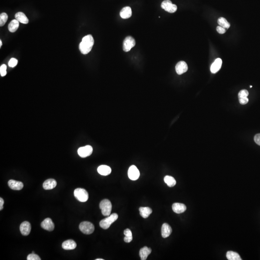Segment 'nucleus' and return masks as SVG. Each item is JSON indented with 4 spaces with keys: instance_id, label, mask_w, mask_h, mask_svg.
<instances>
[{
    "instance_id": "nucleus-10",
    "label": "nucleus",
    "mask_w": 260,
    "mask_h": 260,
    "mask_svg": "<svg viewBox=\"0 0 260 260\" xmlns=\"http://www.w3.org/2000/svg\"><path fill=\"white\" fill-rule=\"evenodd\" d=\"M31 224L27 221H25L20 225V232L23 236H28L31 231Z\"/></svg>"
},
{
    "instance_id": "nucleus-26",
    "label": "nucleus",
    "mask_w": 260,
    "mask_h": 260,
    "mask_svg": "<svg viewBox=\"0 0 260 260\" xmlns=\"http://www.w3.org/2000/svg\"><path fill=\"white\" fill-rule=\"evenodd\" d=\"M164 181L168 186L170 187H173L176 184V182L175 178L171 176L167 175L165 176Z\"/></svg>"
},
{
    "instance_id": "nucleus-41",
    "label": "nucleus",
    "mask_w": 260,
    "mask_h": 260,
    "mask_svg": "<svg viewBox=\"0 0 260 260\" xmlns=\"http://www.w3.org/2000/svg\"><path fill=\"white\" fill-rule=\"evenodd\" d=\"M32 253H34V251H32Z\"/></svg>"
},
{
    "instance_id": "nucleus-24",
    "label": "nucleus",
    "mask_w": 260,
    "mask_h": 260,
    "mask_svg": "<svg viewBox=\"0 0 260 260\" xmlns=\"http://www.w3.org/2000/svg\"><path fill=\"white\" fill-rule=\"evenodd\" d=\"M19 27V21L16 19L11 21L9 26L8 29L11 33H15Z\"/></svg>"
},
{
    "instance_id": "nucleus-2",
    "label": "nucleus",
    "mask_w": 260,
    "mask_h": 260,
    "mask_svg": "<svg viewBox=\"0 0 260 260\" xmlns=\"http://www.w3.org/2000/svg\"><path fill=\"white\" fill-rule=\"evenodd\" d=\"M118 218V215L117 213L112 214L100 222V227L104 229H108L111 224L115 222Z\"/></svg>"
},
{
    "instance_id": "nucleus-15",
    "label": "nucleus",
    "mask_w": 260,
    "mask_h": 260,
    "mask_svg": "<svg viewBox=\"0 0 260 260\" xmlns=\"http://www.w3.org/2000/svg\"><path fill=\"white\" fill-rule=\"evenodd\" d=\"M172 210L176 213H184L186 210V207L185 204L180 203H175L172 206Z\"/></svg>"
},
{
    "instance_id": "nucleus-33",
    "label": "nucleus",
    "mask_w": 260,
    "mask_h": 260,
    "mask_svg": "<svg viewBox=\"0 0 260 260\" xmlns=\"http://www.w3.org/2000/svg\"><path fill=\"white\" fill-rule=\"evenodd\" d=\"M18 63V61L17 59H16L15 58H12L10 60L9 63H8V65L9 67L11 68H14L16 66Z\"/></svg>"
},
{
    "instance_id": "nucleus-21",
    "label": "nucleus",
    "mask_w": 260,
    "mask_h": 260,
    "mask_svg": "<svg viewBox=\"0 0 260 260\" xmlns=\"http://www.w3.org/2000/svg\"><path fill=\"white\" fill-rule=\"evenodd\" d=\"M97 172L100 175L103 176H106L110 174L111 172V169L108 166L103 165L98 167Z\"/></svg>"
},
{
    "instance_id": "nucleus-8",
    "label": "nucleus",
    "mask_w": 260,
    "mask_h": 260,
    "mask_svg": "<svg viewBox=\"0 0 260 260\" xmlns=\"http://www.w3.org/2000/svg\"><path fill=\"white\" fill-rule=\"evenodd\" d=\"M92 147L88 145L79 148L78 150V153L81 157H87L92 154Z\"/></svg>"
},
{
    "instance_id": "nucleus-27",
    "label": "nucleus",
    "mask_w": 260,
    "mask_h": 260,
    "mask_svg": "<svg viewBox=\"0 0 260 260\" xmlns=\"http://www.w3.org/2000/svg\"><path fill=\"white\" fill-rule=\"evenodd\" d=\"M217 22L219 26L225 28V29H227L230 28V23L228 22L227 20L224 19V17H220L219 19H218Z\"/></svg>"
},
{
    "instance_id": "nucleus-29",
    "label": "nucleus",
    "mask_w": 260,
    "mask_h": 260,
    "mask_svg": "<svg viewBox=\"0 0 260 260\" xmlns=\"http://www.w3.org/2000/svg\"><path fill=\"white\" fill-rule=\"evenodd\" d=\"M8 19V16L5 13H2L0 15V26L2 27L5 25Z\"/></svg>"
},
{
    "instance_id": "nucleus-40",
    "label": "nucleus",
    "mask_w": 260,
    "mask_h": 260,
    "mask_svg": "<svg viewBox=\"0 0 260 260\" xmlns=\"http://www.w3.org/2000/svg\"><path fill=\"white\" fill-rule=\"evenodd\" d=\"M252 86H250V87H251V88H252Z\"/></svg>"
},
{
    "instance_id": "nucleus-36",
    "label": "nucleus",
    "mask_w": 260,
    "mask_h": 260,
    "mask_svg": "<svg viewBox=\"0 0 260 260\" xmlns=\"http://www.w3.org/2000/svg\"><path fill=\"white\" fill-rule=\"evenodd\" d=\"M254 141L257 144L260 146V133L256 134L254 138Z\"/></svg>"
},
{
    "instance_id": "nucleus-34",
    "label": "nucleus",
    "mask_w": 260,
    "mask_h": 260,
    "mask_svg": "<svg viewBox=\"0 0 260 260\" xmlns=\"http://www.w3.org/2000/svg\"><path fill=\"white\" fill-rule=\"evenodd\" d=\"M216 30L217 31L218 33L220 34H224L226 32V29L221 27L220 26H219L217 27Z\"/></svg>"
},
{
    "instance_id": "nucleus-20",
    "label": "nucleus",
    "mask_w": 260,
    "mask_h": 260,
    "mask_svg": "<svg viewBox=\"0 0 260 260\" xmlns=\"http://www.w3.org/2000/svg\"><path fill=\"white\" fill-rule=\"evenodd\" d=\"M151 249L147 247H144L141 248L139 251V256H140L141 260H147V257L151 252Z\"/></svg>"
},
{
    "instance_id": "nucleus-32",
    "label": "nucleus",
    "mask_w": 260,
    "mask_h": 260,
    "mask_svg": "<svg viewBox=\"0 0 260 260\" xmlns=\"http://www.w3.org/2000/svg\"><path fill=\"white\" fill-rule=\"evenodd\" d=\"M6 69H7V67L5 64H3L1 66V67H0V74H1V76L4 77L7 74Z\"/></svg>"
},
{
    "instance_id": "nucleus-19",
    "label": "nucleus",
    "mask_w": 260,
    "mask_h": 260,
    "mask_svg": "<svg viewBox=\"0 0 260 260\" xmlns=\"http://www.w3.org/2000/svg\"><path fill=\"white\" fill-rule=\"evenodd\" d=\"M120 17L123 19H129L132 16V11L131 7L129 6L123 8L120 12Z\"/></svg>"
},
{
    "instance_id": "nucleus-12",
    "label": "nucleus",
    "mask_w": 260,
    "mask_h": 260,
    "mask_svg": "<svg viewBox=\"0 0 260 260\" xmlns=\"http://www.w3.org/2000/svg\"><path fill=\"white\" fill-rule=\"evenodd\" d=\"M41 227L43 229L49 231H52L54 228V224L52 220L49 218L44 219L41 223Z\"/></svg>"
},
{
    "instance_id": "nucleus-23",
    "label": "nucleus",
    "mask_w": 260,
    "mask_h": 260,
    "mask_svg": "<svg viewBox=\"0 0 260 260\" xmlns=\"http://www.w3.org/2000/svg\"><path fill=\"white\" fill-rule=\"evenodd\" d=\"M15 18L19 22H21L23 24H28L29 20L28 17L22 12H18L15 15Z\"/></svg>"
},
{
    "instance_id": "nucleus-5",
    "label": "nucleus",
    "mask_w": 260,
    "mask_h": 260,
    "mask_svg": "<svg viewBox=\"0 0 260 260\" xmlns=\"http://www.w3.org/2000/svg\"><path fill=\"white\" fill-rule=\"evenodd\" d=\"M74 196L77 199L81 202H86L89 198L88 192L85 189L78 188L74 190Z\"/></svg>"
},
{
    "instance_id": "nucleus-38",
    "label": "nucleus",
    "mask_w": 260,
    "mask_h": 260,
    "mask_svg": "<svg viewBox=\"0 0 260 260\" xmlns=\"http://www.w3.org/2000/svg\"><path fill=\"white\" fill-rule=\"evenodd\" d=\"M2 42L1 40H0V47H1L2 46Z\"/></svg>"
},
{
    "instance_id": "nucleus-11",
    "label": "nucleus",
    "mask_w": 260,
    "mask_h": 260,
    "mask_svg": "<svg viewBox=\"0 0 260 260\" xmlns=\"http://www.w3.org/2000/svg\"><path fill=\"white\" fill-rule=\"evenodd\" d=\"M188 70L187 64L184 61L179 62L175 66V71L178 75H181L185 73Z\"/></svg>"
},
{
    "instance_id": "nucleus-30",
    "label": "nucleus",
    "mask_w": 260,
    "mask_h": 260,
    "mask_svg": "<svg viewBox=\"0 0 260 260\" xmlns=\"http://www.w3.org/2000/svg\"><path fill=\"white\" fill-rule=\"evenodd\" d=\"M27 260H40V257L37 254L35 253H31V254H29V255L27 257Z\"/></svg>"
},
{
    "instance_id": "nucleus-37",
    "label": "nucleus",
    "mask_w": 260,
    "mask_h": 260,
    "mask_svg": "<svg viewBox=\"0 0 260 260\" xmlns=\"http://www.w3.org/2000/svg\"><path fill=\"white\" fill-rule=\"evenodd\" d=\"M4 204V200L2 198H0V210H2L3 209V205Z\"/></svg>"
},
{
    "instance_id": "nucleus-6",
    "label": "nucleus",
    "mask_w": 260,
    "mask_h": 260,
    "mask_svg": "<svg viewBox=\"0 0 260 260\" xmlns=\"http://www.w3.org/2000/svg\"><path fill=\"white\" fill-rule=\"evenodd\" d=\"M135 40L131 36H127L123 43V50L124 52H128L135 45Z\"/></svg>"
},
{
    "instance_id": "nucleus-3",
    "label": "nucleus",
    "mask_w": 260,
    "mask_h": 260,
    "mask_svg": "<svg viewBox=\"0 0 260 260\" xmlns=\"http://www.w3.org/2000/svg\"><path fill=\"white\" fill-rule=\"evenodd\" d=\"M99 207L101 210L102 214L104 216H109L110 215L112 210V204L109 199H105L101 201Z\"/></svg>"
},
{
    "instance_id": "nucleus-25",
    "label": "nucleus",
    "mask_w": 260,
    "mask_h": 260,
    "mask_svg": "<svg viewBox=\"0 0 260 260\" xmlns=\"http://www.w3.org/2000/svg\"><path fill=\"white\" fill-rule=\"evenodd\" d=\"M227 257L229 260H241V256L237 252L228 251L227 253Z\"/></svg>"
},
{
    "instance_id": "nucleus-35",
    "label": "nucleus",
    "mask_w": 260,
    "mask_h": 260,
    "mask_svg": "<svg viewBox=\"0 0 260 260\" xmlns=\"http://www.w3.org/2000/svg\"><path fill=\"white\" fill-rule=\"evenodd\" d=\"M239 103L241 105H246L248 102V97L239 98Z\"/></svg>"
},
{
    "instance_id": "nucleus-4",
    "label": "nucleus",
    "mask_w": 260,
    "mask_h": 260,
    "mask_svg": "<svg viewBox=\"0 0 260 260\" xmlns=\"http://www.w3.org/2000/svg\"><path fill=\"white\" fill-rule=\"evenodd\" d=\"M79 228L81 232L86 235L91 234L95 230L94 224L87 221L81 222L79 225Z\"/></svg>"
},
{
    "instance_id": "nucleus-31",
    "label": "nucleus",
    "mask_w": 260,
    "mask_h": 260,
    "mask_svg": "<svg viewBox=\"0 0 260 260\" xmlns=\"http://www.w3.org/2000/svg\"><path fill=\"white\" fill-rule=\"evenodd\" d=\"M248 95V92L246 90H242L239 92L238 94V97L239 98L247 97Z\"/></svg>"
},
{
    "instance_id": "nucleus-7",
    "label": "nucleus",
    "mask_w": 260,
    "mask_h": 260,
    "mask_svg": "<svg viewBox=\"0 0 260 260\" xmlns=\"http://www.w3.org/2000/svg\"><path fill=\"white\" fill-rule=\"evenodd\" d=\"M161 7L166 11L170 13H173L177 10V6L173 4L170 0H165L162 2Z\"/></svg>"
},
{
    "instance_id": "nucleus-14",
    "label": "nucleus",
    "mask_w": 260,
    "mask_h": 260,
    "mask_svg": "<svg viewBox=\"0 0 260 260\" xmlns=\"http://www.w3.org/2000/svg\"><path fill=\"white\" fill-rule=\"evenodd\" d=\"M76 243L72 239H69L64 242L62 245V248L65 250H72L76 248Z\"/></svg>"
},
{
    "instance_id": "nucleus-13",
    "label": "nucleus",
    "mask_w": 260,
    "mask_h": 260,
    "mask_svg": "<svg viewBox=\"0 0 260 260\" xmlns=\"http://www.w3.org/2000/svg\"><path fill=\"white\" fill-rule=\"evenodd\" d=\"M8 185L11 189L15 190H21L24 186V185L21 182L17 181L14 180H10L8 181Z\"/></svg>"
},
{
    "instance_id": "nucleus-9",
    "label": "nucleus",
    "mask_w": 260,
    "mask_h": 260,
    "mask_svg": "<svg viewBox=\"0 0 260 260\" xmlns=\"http://www.w3.org/2000/svg\"><path fill=\"white\" fill-rule=\"evenodd\" d=\"M128 175L129 178L132 180H137L140 176V172L137 167L132 165L129 169Z\"/></svg>"
},
{
    "instance_id": "nucleus-17",
    "label": "nucleus",
    "mask_w": 260,
    "mask_h": 260,
    "mask_svg": "<svg viewBox=\"0 0 260 260\" xmlns=\"http://www.w3.org/2000/svg\"><path fill=\"white\" fill-rule=\"evenodd\" d=\"M172 232L171 227L168 224H163L161 228V235L163 238H167L169 237Z\"/></svg>"
},
{
    "instance_id": "nucleus-28",
    "label": "nucleus",
    "mask_w": 260,
    "mask_h": 260,
    "mask_svg": "<svg viewBox=\"0 0 260 260\" xmlns=\"http://www.w3.org/2000/svg\"><path fill=\"white\" fill-rule=\"evenodd\" d=\"M124 234L125 235V237L124 241L125 242L130 243L133 240L132 231L129 229H126L124 231Z\"/></svg>"
},
{
    "instance_id": "nucleus-22",
    "label": "nucleus",
    "mask_w": 260,
    "mask_h": 260,
    "mask_svg": "<svg viewBox=\"0 0 260 260\" xmlns=\"http://www.w3.org/2000/svg\"><path fill=\"white\" fill-rule=\"evenodd\" d=\"M139 212L141 216L144 218H147L152 213V210L149 207H140Z\"/></svg>"
},
{
    "instance_id": "nucleus-18",
    "label": "nucleus",
    "mask_w": 260,
    "mask_h": 260,
    "mask_svg": "<svg viewBox=\"0 0 260 260\" xmlns=\"http://www.w3.org/2000/svg\"><path fill=\"white\" fill-rule=\"evenodd\" d=\"M57 185V181L54 179H49L44 181L43 184V188L45 190L52 189L56 187Z\"/></svg>"
},
{
    "instance_id": "nucleus-39",
    "label": "nucleus",
    "mask_w": 260,
    "mask_h": 260,
    "mask_svg": "<svg viewBox=\"0 0 260 260\" xmlns=\"http://www.w3.org/2000/svg\"><path fill=\"white\" fill-rule=\"evenodd\" d=\"M95 260H104L103 259H96Z\"/></svg>"
},
{
    "instance_id": "nucleus-16",
    "label": "nucleus",
    "mask_w": 260,
    "mask_h": 260,
    "mask_svg": "<svg viewBox=\"0 0 260 260\" xmlns=\"http://www.w3.org/2000/svg\"><path fill=\"white\" fill-rule=\"evenodd\" d=\"M222 65V60L221 58H217L214 61L212 66L210 67V71L212 73H216L221 69V66Z\"/></svg>"
},
{
    "instance_id": "nucleus-1",
    "label": "nucleus",
    "mask_w": 260,
    "mask_h": 260,
    "mask_svg": "<svg viewBox=\"0 0 260 260\" xmlns=\"http://www.w3.org/2000/svg\"><path fill=\"white\" fill-rule=\"evenodd\" d=\"M94 44V40L91 35H88L83 37L80 43L79 49L81 53L86 54L91 51Z\"/></svg>"
}]
</instances>
